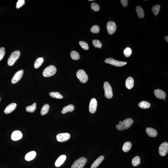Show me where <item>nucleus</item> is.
Masks as SVG:
<instances>
[{"instance_id": "nucleus-16", "label": "nucleus", "mask_w": 168, "mask_h": 168, "mask_svg": "<svg viewBox=\"0 0 168 168\" xmlns=\"http://www.w3.org/2000/svg\"><path fill=\"white\" fill-rule=\"evenodd\" d=\"M66 156L65 155H62L58 158L55 162V166L57 167H59L62 165L66 159Z\"/></svg>"}, {"instance_id": "nucleus-33", "label": "nucleus", "mask_w": 168, "mask_h": 168, "mask_svg": "<svg viewBox=\"0 0 168 168\" xmlns=\"http://www.w3.org/2000/svg\"><path fill=\"white\" fill-rule=\"evenodd\" d=\"M92 43L95 47L101 48L102 47V44L100 41L98 40H93L92 42Z\"/></svg>"}, {"instance_id": "nucleus-10", "label": "nucleus", "mask_w": 168, "mask_h": 168, "mask_svg": "<svg viewBox=\"0 0 168 168\" xmlns=\"http://www.w3.org/2000/svg\"><path fill=\"white\" fill-rule=\"evenodd\" d=\"M24 74V70H21L19 71L14 74L11 80L13 84H15L19 82L22 78Z\"/></svg>"}, {"instance_id": "nucleus-20", "label": "nucleus", "mask_w": 168, "mask_h": 168, "mask_svg": "<svg viewBox=\"0 0 168 168\" xmlns=\"http://www.w3.org/2000/svg\"><path fill=\"white\" fill-rule=\"evenodd\" d=\"M36 153L35 151H32L27 153L25 156V159L27 161H30L32 160L36 157Z\"/></svg>"}, {"instance_id": "nucleus-12", "label": "nucleus", "mask_w": 168, "mask_h": 168, "mask_svg": "<svg viewBox=\"0 0 168 168\" xmlns=\"http://www.w3.org/2000/svg\"><path fill=\"white\" fill-rule=\"evenodd\" d=\"M97 102L95 98H92L90 100L89 105V111L91 113H94L96 111Z\"/></svg>"}, {"instance_id": "nucleus-25", "label": "nucleus", "mask_w": 168, "mask_h": 168, "mask_svg": "<svg viewBox=\"0 0 168 168\" xmlns=\"http://www.w3.org/2000/svg\"><path fill=\"white\" fill-rule=\"evenodd\" d=\"M138 105H139V108L144 109L149 108L151 106L149 102L145 101H142L140 102Z\"/></svg>"}, {"instance_id": "nucleus-3", "label": "nucleus", "mask_w": 168, "mask_h": 168, "mask_svg": "<svg viewBox=\"0 0 168 168\" xmlns=\"http://www.w3.org/2000/svg\"><path fill=\"white\" fill-rule=\"evenodd\" d=\"M57 71V69L53 65L49 66L44 69L43 72V75L44 77H48L55 75Z\"/></svg>"}, {"instance_id": "nucleus-14", "label": "nucleus", "mask_w": 168, "mask_h": 168, "mask_svg": "<svg viewBox=\"0 0 168 168\" xmlns=\"http://www.w3.org/2000/svg\"><path fill=\"white\" fill-rule=\"evenodd\" d=\"M17 104L14 103L10 104L6 107L4 110V113L6 114H9L14 111L17 107Z\"/></svg>"}, {"instance_id": "nucleus-38", "label": "nucleus", "mask_w": 168, "mask_h": 168, "mask_svg": "<svg viewBox=\"0 0 168 168\" xmlns=\"http://www.w3.org/2000/svg\"><path fill=\"white\" fill-rule=\"evenodd\" d=\"M5 53V49L4 47L0 48V61L4 58Z\"/></svg>"}, {"instance_id": "nucleus-28", "label": "nucleus", "mask_w": 168, "mask_h": 168, "mask_svg": "<svg viewBox=\"0 0 168 168\" xmlns=\"http://www.w3.org/2000/svg\"><path fill=\"white\" fill-rule=\"evenodd\" d=\"M36 108L37 104L36 103H34L32 105L26 107V111L29 113H33L35 111Z\"/></svg>"}, {"instance_id": "nucleus-24", "label": "nucleus", "mask_w": 168, "mask_h": 168, "mask_svg": "<svg viewBox=\"0 0 168 168\" xmlns=\"http://www.w3.org/2000/svg\"><path fill=\"white\" fill-rule=\"evenodd\" d=\"M132 144L130 142H126L124 144L123 147V150L125 152H127L131 149Z\"/></svg>"}, {"instance_id": "nucleus-15", "label": "nucleus", "mask_w": 168, "mask_h": 168, "mask_svg": "<svg viewBox=\"0 0 168 168\" xmlns=\"http://www.w3.org/2000/svg\"><path fill=\"white\" fill-rule=\"evenodd\" d=\"M154 93L156 97L159 99H164L166 97L165 93L161 89H157L155 90Z\"/></svg>"}, {"instance_id": "nucleus-21", "label": "nucleus", "mask_w": 168, "mask_h": 168, "mask_svg": "<svg viewBox=\"0 0 168 168\" xmlns=\"http://www.w3.org/2000/svg\"><path fill=\"white\" fill-rule=\"evenodd\" d=\"M75 107L72 104H70L64 107L61 111L63 114H64L68 112H72L75 109Z\"/></svg>"}, {"instance_id": "nucleus-34", "label": "nucleus", "mask_w": 168, "mask_h": 168, "mask_svg": "<svg viewBox=\"0 0 168 168\" xmlns=\"http://www.w3.org/2000/svg\"><path fill=\"white\" fill-rule=\"evenodd\" d=\"M132 52V51L131 49L130 48L127 47L124 51V53L125 57H129L131 55Z\"/></svg>"}, {"instance_id": "nucleus-19", "label": "nucleus", "mask_w": 168, "mask_h": 168, "mask_svg": "<svg viewBox=\"0 0 168 168\" xmlns=\"http://www.w3.org/2000/svg\"><path fill=\"white\" fill-rule=\"evenodd\" d=\"M134 85V80L131 77H128L126 81V86L128 89H131Z\"/></svg>"}, {"instance_id": "nucleus-8", "label": "nucleus", "mask_w": 168, "mask_h": 168, "mask_svg": "<svg viewBox=\"0 0 168 168\" xmlns=\"http://www.w3.org/2000/svg\"><path fill=\"white\" fill-rule=\"evenodd\" d=\"M168 152V143L164 142L162 143L159 148V153L161 156H164L167 154Z\"/></svg>"}, {"instance_id": "nucleus-2", "label": "nucleus", "mask_w": 168, "mask_h": 168, "mask_svg": "<svg viewBox=\"0 0 168 168\" xmlns=\"http://www.w3.org/2000/svg\"><path fill=\"white\" fill-rule=\"evenodd\" d=\"M20 55V52L19 51H14L12 53L10 56L8 60V65L9 66H12L19 59Z\"/></svg>"}, {"instance_id": "nucleus-1", "label": "nucleus", "mask_w": 168, "mask_h": 168, "mask_svg": "<svg viewBox=\"0 0 168 168\" xmlns=\"http://www.w3.org/2000/svg\"><path fill=\"white\" fill-rule=\"evenodd\" d=\"M133 122V120L131 119H126L122 122L120 121L119 124L116 125V128L120 131L128 129L132 125Z\"/></svg>"}, {"instance_id": "nucleus-42", "label": "nucleus", "mask_w": 168, "mask_h": 168, "mask_svg": "<svg viewBox=\"0 0 168 168\" xmlns=\"http://www.w3.org/2000/svg\"><path fill=\"white\" fill-rule=\"evenodd\" d=\"M1 101V98H0V102Z\"/></svg>"}, {"instance_id": "nucleus-27", "label": "nucleus", "mask_w": 168, "mask_h": 168, "mask_svg": "<svg viewBox=\"0 0 168 168\" xmlns=\"http://www.w3.org/2000/svg\"><path fill=\"white\" fill-rule=\"evenodd\" d=\"M49 95L53 98L61 99L63 98V96L60 93L57 92H51L49 93Z\"/></svg>"}, {"instance_id": "nucleus-23", "label": "nucleus", "mask_w": 168, "mask_h": 168, "mask_svg": "<svg viewBox=\"0 0 168 168\" xmlns=\"http://www.w3.org/2000/svg\"><path fill=\"white\" fill-rule=\"evenodd\" d=\"M44 62V59L43 57H39L38 58L34 63V67L35 68L37 69L41 66Z\"/></svg>"}, {"instance_id": "nucleus-30", "label": "nucleus", "mask_w": 168, "mask_h": 168, "mask_svg": "<svg viewBox=\"0 0 168 168\" xmlns=\"http://www.w3.org/2000/svg\"><path fill=\"white\" fill-rule=\"evenodd\" d=\"M140 164H141V162H140V158L139 156H136L132 161V164L135 167L139 165Z\"/></svg>"}, {"instance_id": "nucleus-13", "label": "nucleus", "mask_w": 168, "mask_h": 168, "mask_svg": "<svg viewBox=\"0 0 168 168\" xmlns=\"http://www.w3.org/2000/svg\"><path fill=\"white\" fill-rule=\"evenodd\" d=\"M23 134L20 131L16 130L13 132L11 136V139L13 141H16L22 139Z\"/></svg>"}, {"instance_id": "nucleus-7", "label": "nucleus", "mask_w": 168, "mask_h": 168, "mask_svg": "<svg viewBox=\"0 0 168 168\" xmlns=\"http://www.w3.org/2000/svg\"><path fill=\"white\" fill-rule=\"evenodd\" d=\"M76 76L80 81L82 83L87 82L88 79V75L86 73L85 71L83 70H80L77 72Z\"/></svg>"}, {"instance_id": "nucleus-4", "label": "nucleus", "mask_w": 168, "mask_h": 168, "mask_svg": "<svg viewBox=\"0 0 168 168\" xmlns=\"http://www.w3.org/2000/svg\"><path fill=\"white\" fill-rule=\"evenodd\" d=\"M87 161V159L85 157H82L79 158L72 164L71 168H83Z\"/></svg>"}, {"instance_id": "nucleus-41", "label": "nucleus", "mask_w": 168, "mask_h": 168, "mask_svg": "<svg viewBox=\"0 0 168 168\" xmlns=\"http://www.w3.org/2000/svg\"><path fill=\"white\" fill-rule=\"evenodd\" d=\"M94 1V0H89V1Z\"/></svg>"}, {"instance_id": "nucleus-29", "label": "nucleus", "mask_w": 168, "mask_h": 168, "mask_svg": "<svg viewBox=\"0 0 168 168\" xmlns=\"http://www.w3.org/2000/svg\"><path fill=\"white\" fill-rule=\"evenodd\" d=\"M71 57L73 60H78L80 58V54L75 51H72L70 53Z\"/></svg>"}, {"instance_id": "nucleus-11", "label": "nucleus", "mask_w": 168, "mask_h": 168, "mask_svg": "<svg viewBox=\"0 0 168 168\" xmlns=\"http://www.w3.org/2000/svg\"><path fill=\"white\" fill-rule=\"evenodd\" d=\"M70 135L68 133H62L58 134L57 139L58 141L60 142H64L70 139Z\"/></svg>"}, {"instance_id": "nucleus-43", "label": "nucleus", "mask_w": 168, "mask_h": 168, "mask_svg": "<svg viewBox=\"0 0 168 168\" xmlns=\"http://www.w3.org/2000/svg\"><path fill=\"white\" fill-rule=\"evenodd\" d=\"M164 100L165 101H166V99H164Z\"/></svg>"}, {"instance_id": "nucleus-40", "label": "nucleus", "mask_w": 168, "mask_h": 168, "mask_svg": "<svg viewBox=\"0 0 168 168\" xmlns=\"http://www.w3.org/2000/svg\"><path fill=\"white\" fill-rule=\"evenodd\" d=\"M165 40L167 42H168V37L167 36H166L165 37Z\"/></svg>"}, {"instance_id": "nucleus-37", "label": "nucleus", "mask_w": 168, "mask_h": 168, "mask_svg": "<svg viewBox=\"0 0 168 168\" xmlns=\"http://www.w3.org/2000/svg\"><path fill=\"white\" fill-rule=\"evenodd\" d=\"M25 4V1L24 0H19L17 3L16 8L18 9L22 7Z\"/></svg>"}, {"instance_id": "nucleus-18", "label": "nucleus", "mask_w": 168, "mask_h": 168, "mask_svg": "<svg viewBox=\"0 0 168 168\" xmlns=\"http://www.w3.org/2000/svg\"><path fill=\"white\" fill-rule=\"evenodd\" d=\"M104 159V156L102 155L99 157L92 165L91 168H96L99 166Z\"/></svg>"}, {"instance_id": "nucleus-39", "label": "nucleus", "mask_w": 168, "mask_h": 168, "mask_svg": "<svg viewBox=\"0 0 168 168\" xmlns=\"http://www.w3.org/2000/svg\"><path fill=\"white\" fill-rule=\"evenodd\" d=\"M121 2L122 4L125 7H126L128 5V1L127 0H121Z\"/></svg>"}, {"instance_id": "nucleus-31", "label": "nucleus", "mask_w": 168, "mask_h": 168, "mask_svg": "<svg viewBox=\"0 0 168 168\" xmlns=\"http://www.w3.org/2000/svg\"><path fill=\"white\" fill-rule=\"evenodd\" d=\"M160 8V6L159 4L156 5L153 7L152 10L155 15H157L159 14Z\"/></svg>"}, {"instance_id": "nucleus-9", "label": "nucleus", "mask_w": 168, "mask_h": 168, "mask_svg": "<svg viewBox=\"0 0 168 168\" xmlns=\"http://www.w3.org/2000/svg\"><path fill=\"white\" fill-rule=\"evenodd\" d=\"M106 27L108 33L112 35L116 32L117 29L116 24L113 21H110L107 23Z\"/></svg>"}, {"instance_id": "nucleus-36", "label": "nucleus", "mask_w": 168, "mask_h": 168, "mask_svg": "<svg viewBox=\"0 0 168 168\" xmlns=\"http://www.w3.org/2000/svg\"><path fill=\"white\" fill-rule=\"evenodd\" d=\"M91 8L92 9L96 12L98 11L100 9L99 5L97 3H92Z\"/></svg>"}, {"instance_id": "nucleus-5", "label": "nucleus", "mask_w": 168, "mask_h": 168, "mask_svg": "<svg viewBox=\"0 0 168 168\" xmlns=\"http://www.w3.org/2000/svg\"><path fill=\"white\" fill-rule=\"evenodd\" d=\"M103 88L105 97L108 99L111 98L113 97V90L110 83L108 82H105L104 83Z\"/></svg>"}, {"instance_id": "nucleus-35", "label": "nucleus", "mask_w": 168, "mask_h": 168, "mask_svg": "<svg viewBox=\"0 0 168 168\" xmlns=\"http://www.w3.org/2000/svg\"><path fill=\"white\" fill-rule=\"evenodd\" d=\"M79 44L81 46L82 48L86 50H88L89 49L88 45L87 43L83 42V41H81L79 42Z\"/></svg>"}, {"instance_id": "nucleus-17", "label": "nucleus", "mask_w": 168, "mask_h": 168, "mask_svg": "<svg viewBox=\"0 0 168 168\" xmlns=\"http://www.w3.org/2000/svg\"><path fill=\"white\" fill-rule=\"evenodd\" d=\"M146 132L148 136L151 137H156L158 135L157 132L155 129L153 128L148 127L147 128Z\"/></svg>"}, {"instance_id": "nucleus-26", "label": "nucleus", "mask_w": 168, "mask_h": 168, "mask_svg": "<svg viewBox=\"0 0 168 168\" xmlns=\"http://www.w3.org/2000/svg\"><path fill=\"white\" fill-rule=\"evenodd\" d=\"M50 108V106L48 104H46L42 107L41 109V115H45L48 113Z\"/></svg>"}, {"instance_id": "nucleus-22", "label": "nucleus", "mask_w": 168, "mask_h": 168, "mask_svg": "<svg viewBox=\"0 0 168 168\" xmlns=\"http://www.w3.org/2000/svg\"><path fill=\"white\" fill-rule=\"evenodd\" d=\"M136 11L138 17L140 19H142L144 17V12L141 6H139L136 7Z\"/></svg>"}, {"instance_id": "nucleus-6", "label": "nucleus", "mask_w": 168, "mask_h": 168, "mask_svg": "<svg viewBox=\"0 0 168 168\" xmlns=\"http://www.w3.org/2000/svg\"><path fill=\"white\" fill-rule=\"evenodd\" d=\"M105 61L106 63L110 64L116 67H122L127 64L126 62L119 61L115 60L111 58L106 59Z\"/></svg>"}, {"instance_id": "nucleus-32", "label": "nucleus", "mask_w": 168, "mask_h": 168, "mask_svg": "<svg viewBox=\"0 0 168 168\" xmlns=\"http://www.w3.org/2000/svg\"><path fill=\"white\" fill-rule=\"evenodd\" d=\"M91 32L93 33H98L99 32L100 29L99 26L97 25H94L90 30Z\"/></svg>"}]
</instances>
